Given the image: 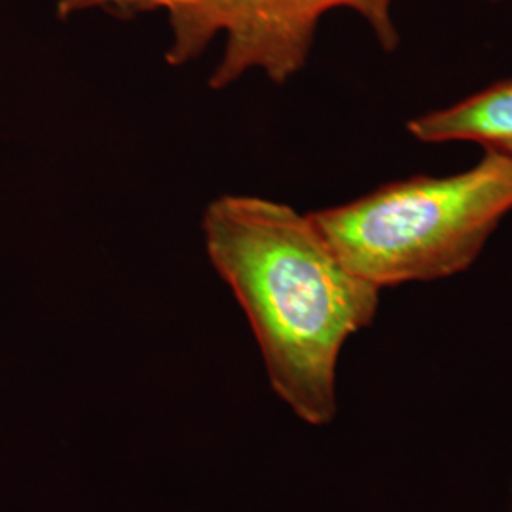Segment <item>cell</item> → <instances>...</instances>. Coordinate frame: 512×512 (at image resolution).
I'll return each instance as SVG.
<instances>
[{"label":"cell","mask_w":512,"mask_h":512,"mask_svg":"<svg viewBox=\"0 0 512 512\" xmlns=\"http://www.w3.org/2000/svg\"><path fill=\"white\" fill-rule=\"evenodd\" d=\"M207 256L255 332L270 384L311 425L336 416L342 348L378 315L376 285L349 272L311 220L287 203L224 194L205 207Z\"/></svg>","instance_id":"1"},{"label":"cell","mask_w":512,"mask_h":512,"mask_svg":"<svg viewBox=\"0 0 512 512\" xmlns=\"http://www.w3.org/2000/svg\"><path fill=\"white\" fill-rule=\"evenodd\" d=\"M511 211L512 158L484 152L465 171L382 184L310 217L349 272L385 289L469 270Z\"/></svg>","instance_id":"2"},{"label":"cell","mask_w":512,"mask_h":512,"mask_svg":"<svg viewBox=\"0 0 512 512\" xmlns=\"http://www.w3.org/2000/svg\"><path fill=\"white\" fill-rule=\"evenodd\" d=\"M393 6L395 0H59L57 16L103 10L131 19L164 12L171 29L165 61L171 67L198 59L224 35V54L209 76L211 90H224L251 71L277 86L287 84L306 67L323 16L340 8L359 14L385 52H395L401 35Z\"/></svg>","instance_id":"3"},{"label":"cell","mask_w":512,"mask_h":512,"mask_svg":"<svg viewBox=\"0 0 512 512\" xmlns=\"http://www.w3.org/2000/svg\"><path fill=\"white\" fill-rule=\"evenodd\" d=\"M406 131L425 145L476 143L512 158V76L456 103L408 120Z\"/></svg>","instance_id":"4"}]
</instances>
